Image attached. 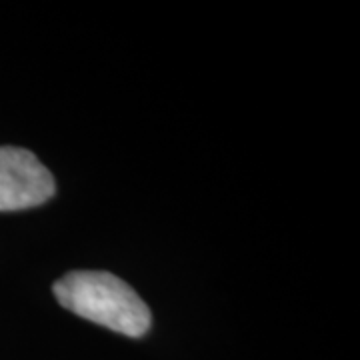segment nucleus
Segmentation results:
<instances>
[{"label": "nucleus", "instance_id": "obj_2", "mask_svg": "<svg viewBox=\"0 0 360 360\" xmlns=\"http://www.w3.org/2000/svg\"><path fill=\"white\" fill-rule=\"evenodd\" d=\"M54 193V176L34 153L16 146H0V212L44 205Z\"/></svg>", "mask_w": 360, "mask_h": 360}, {"label": "nucleus", "instance_id": "obj_1", "mask_svg": "<svg viewBox=\"0 0 360 360\" xmlns=\"http://www.w3.org/2000/svg\"><path fill=\"white\" fill-rule=\"evenodd\" d=\"M52 292L72 314L130 338L144 336L153 324L134 288L104 270H72L54 283Z\"/></svg>", "mask_w": 360, "mask_h": 360}]
</instances>
